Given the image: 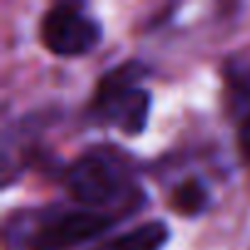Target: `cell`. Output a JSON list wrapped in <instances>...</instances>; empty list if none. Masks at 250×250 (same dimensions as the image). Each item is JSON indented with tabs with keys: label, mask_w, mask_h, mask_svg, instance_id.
<instances>
[{
	"label": "cell",
	"mask_w": 250,
	"mask_h": 250,
	"mask_svg": "<svg viewBox=\"0 0 250 250\" xmlns=\"http://www.w3.org/2000/svg\"><path fill=\"white\" fill-rule=\"evenodd\" d=\"M143 74V64L125 62L118 69L108 71L96 91V108L128 135L143 133L150 115V93L138 88Z\"/></svg>",
	"instance_id": "1"
},
{
	"label": "cell",
	"mask_w": 250,
	"mask_h": 250,
	"mask_svg": "<svg viewBox=\"0 0 250 250\" xmlns=\"http://www.w3.org/2000/svg\"><path fill=\"white\" fill-rule=\"evenodd\" d=\"M40 37L57 57H81L101 42V25L76 5H57L42 18Z\"/></svg>",
	"instance_id": "2"
},
{
	"label": "cell",
	"mask_w": 250,
	"mask_h": 250,
	"mask_svg": "<svg viewBox=\"0 0 250 250\" xmlns=\"http://www.w3.org/2000/svg\"><path fill=\"white\" fill-rule=\"evenodd\" d=\"M66 189L81 204H110L123 189V167L115 157L101 152L86 155L66 172Z\"/></svg>",
	"instance_id": "3"
},
{
	"label": "cell",
	"mask_w": 250,
	"mask_h": 250,
	"mask_svg": "<svg viewBox=\"0 0 250 250\" xmlns=\"http://www.w3.org/2000/svg\"><path fill=\"white\" fill-rule=\"evenodd\" d=\"M115 226L113 216L103 213H64L47 221L35 235V250H66L79 243H86L96 235H103Z\"/></svg>",
	"instance_id": "4"
},
{
	"label": "cell",
	"mask_w": 250,
	"mask_h": 250,
	"mask_svg": "<svg viewBox=\"0 0 250 250\" xmlns=\"http://www.w3.org/2000/svg\"><path fill=\"white\" fill-rule=\"evenodd\" d=\"M167 238H169V228L162 221H150L105 243L98 250H160L167 243Z\"/></svg>",
	"instance_id": "5"
},
{
	"label": "cell",
	"mask_w": 250,
	"mask_h": 250,
	"mask_svg": "<svg viewBox=\"0 0 250 250\" xmlns=\"http://www.w3.org/2000/svg\"><path fill=\"white\" fill-rule=\"evenodd\" d=\"M208 201H211L208 189L199 179L182 182L174 189V194H172V208L179 211L182 216H196V213H201L208 206Z\"/></svg>",
	"instance_id": "6"
},
{
	"label": "cell",
	"mask_w": 250,
	"mask_h": 250,
	"mask_svg": "<svg viewBox=\"0 0 250 250\" xmlns=\"http://www.w3.org/2000/svg\"><path fill=\"white\" fill-rule=\"evenodd\" d=\"M226 86L228 91L240 98L250 101V49L233 54L226 64Z\"/></svg>",
	"instance_id": "7"
},
{
	"label": "cell",
	"mask_w": 250,
	"mask_h": 250,
	"mask_svg": "<svg viewBox=\"0 0 250 250\" xmlns=\"http://www.w3.org/2000/svg\"><path fill=\"white\" fill-rule=\"evenodd\" d=\"M238 150H240V157L250 165V115L240 123V128H238Z\"/></svg>",
	"instance_id": "8"
}]
</instances>
